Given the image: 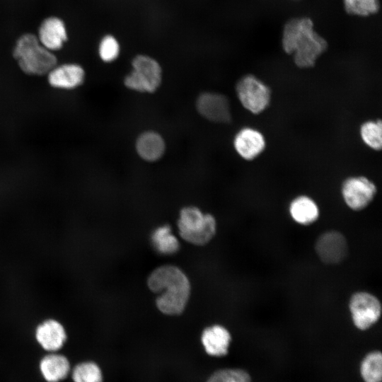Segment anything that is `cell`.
<instances>
[{
	"mask_svg": "<svg viewBox=\"0 0 382 382\" xmlns=\"http://www.w3.org/2000/svg\"><path fill=\"white\" fill-rule=\"evenodd\" d=\"M282 47L287 54H294L295 64L299 68L313 67L317 59L328 47L326 40L313 29L308 18H294L284 27Z\"/></svg>",
	"mask_w": 382,
	"mask_h": 382,
	"instance_id": "1",
	"label": "cell"
},
{
	"mask_svg": "<svg viewBox=\"0 0 382 382\" xmlns=\"http://www.w3.org/2000/svg\"><path fill=\"white\" fill-rule=\"evenodd\" d=\"M147 284L153 292L159 294L156 301L160 311L170 316L183 313L190 285L182 270L173 265L159 267L150 274Z\"/></svg>",
	"mask_w": 382,
	"mask_h": 382,
	"instance_id": "2",
	"label": "cell"
},
{
	"mask_svg": "<svg viewBox=\"0 0 382 382\" xmlns=\"http://www.w3.org/2000/svg\"><path fill=\"white\" fill-rule=\"evenodd\" d=\"M13 57L21 70L28 74L42 75L57 64L56 57L41 45L33 34L22 35L13 50Z\"/></svg>",
	"mask_w": 382,
	"mask_h": 382,
	"instance_id": "3",
	"label": "cell"
},
{
	"mask_svg": "<svg viewBox=\"0 0 382 382\" xmlns=\"http://www.w3.org/2000/svg\"><path fill=\"white\" fill-rule=\"evenodd\" d=\"M179 233L186 241L198 245L207 244L216 233V221L195 207L183 208L178 222Z\"/></svg>",
	"mask_w": 382,
	"mask_h": 382,
	"instance_id": "4",
	"label": "cell"
},
{
	"mask_svg": "<svg viewBox=\"0 0 382 382\" xmlns=\"http://www.w3.org/2000/svg\"><path fill=\"white\" fill-rule=\"evenodd\" d=\"M132 71L124 81L129 89L139 92H154L161 82V68L153 58L138 55L132 61Z\"/></svg>",
	"mask_w": 382,
	"mask_h": 382,
	"instance_id": "5",
	"label": "cell"
},
{
	"mask_svg": "<svg viewBox=\"0 0 382 382\" xmlns=\"http://www.w3.org/2000/svg\"><path fill=\"white\" fill-rule=\"evenodd\" d=\"M236 92L243 107L253 114H260L270 105V87L253 74L245 75L238 80Z\"/></svg>",
	"mask_w": 382,
	"mask_h": 382,
	"instance_id": "6",
	"label": "cell"
},
{
	"mask_svg": "<svg viewBox=\"0 0 382 382\" xmlns=\"http://www.w3.org/2000/svg\"><path fill=\"white\" fill-rule=\"evenodd\" d=\"M349 310L354 326L360 330H366L379 320L381 304L374 294L360 291L351 296Z\"/></svg>",
	"mask_w": 382,
	"mask_h": 382,
	"instance_id": "7",
	"label": "cell"
},
{
	"mask_svg": "<svg viewBox=\"0 0 382 382\" xmlns=\"http://www.w3.org/2000/svg\"><path fill=\"white\" fill-rule=\"evenodd\" d=\"M377 193L375 183L366 176H350L341 185V194L346 205L354 211L369 206Z\"/></svg>",
	"mask_w": 382,
	"mask_h": 382,
	"instance_id": "8",
	"label": "cell"
},
{
	"mask_svg": "<svg viewBox=\"0 0 382 382\" xmlns=\"http://www.w3.org/2000/svg\"><path fill=\"white\" fill-rule=\"evenodd\" d=\"M315 250L320 260L328 265L342 262L347 255V242L342 233L337 231H328L317 239Z\"/></svg>",
	"mask_w": 382,
	"mask_h": 382,
	"instance_id": "9",
	"label": "cell"
},
{
	"mask_svg": "<svg viewBox=\"0 0 382 382\" xmlns=\"http://www.w3.org/2000/svg\"><path fill=\"white\" fill-rule=\"evenodd\" d=\"M196 108L202 117L211 122L228 123L231 120L229 100L221 93H201L196 100Z\"/></svg>",
	"mask_w": 382,
	"mask_h": 382,
	"instance_id": "10",
	"label": "cell"
},
{
	"mask_svg": "<svg viewBox=\"0 0 382 382\" xmlns=\"http://www.w3.org/2000/svg\"><path fill=\"white\" fill-rule=\"evenodd\" d=\"M35 337L42 349L54 352L64 345L67 332L62 321L50 316L43 319L36 325Z\"/></svg>",
	"mask_w": 382,
	"mask_h": 382,
	"instance_id": "11",
	"label": "cell"
},
{
	"mask_svg": "<svg viewBox=\"0 0 382 382\" xmlns=\"http://www.w3.org/2000/svg\"><path fill=\"white\" fill-rule=\"evenodd\" d=\"M233 146L242 158L252 161L264 151L266 141L262 133L258 129L245 127L236 134Z\"/></svg>",
	"mask_w": 382,
	"mask_h": 382,
	"instance_id": "12",
	"label": "cell"
},
{
	"mask_svg": "<svg viewBox=\"0 0 382 382\" xmlns=\"http://www.w3.org/2000/svg\"><path fill=\"white\" fill-rule=\"evenodd\" d=\"M83 68L75 64L54 67L48 76L50 84L55 88L72 89L80 86L84 80Z\"/></svg>",
	"mask_w": 382,
	"mask_h": 382,
	"instance_id": "13",
	"label": "cell"
},
{
	"mask_svg": "<svg viewBox=\"0 0 382 382\" xmlns=\"http://www.w3.org/2000/svg\"><path fill=\"white\" fill-rule=\"evenodd\" d=\"M67 35L64 22L56 17L45 19L39 29V41L50 51L59 50L66 40Z\"/></svg>",
	"mask_w": 382,
	"mask_h": 382,
	"instance_id": "14",
	"label": "cell"
},
{
	"mask_svg": "<svg viewBox=\"0 0 382 382\" xmlns=\"http://www.w3.org/2000/svg\"><path fill=\"white\" fill-rule=\"evenodd\" d=\"M231 340L230 332L223 326L215 325L206 328L202 342L207 354L221 357L227 354Z\"/></svg>",
	"mask_w": 382,
	"mask_h": 382,
	"instance_id": "15",
	"label": "cell"
},
{
	"mask_svg": "<svg viewBox=\"0 0 382 382\" xmlns=\"http://www.w3.org/2000/svg\"><path fill=\"white\" fill-rule=\"evenodd\" d=\"M289 212L296 223L303 226L313 224L320 215L319 207L315 200L304 195L297 196L291 200Z\"/></svg>",
	"mask_w": 382,
	"mask_h": 382,
	"instance_id": "16",
	"label": "cell"
},
{
	"mask_svg": "<svg viewBox=\"0 0 382 382\" xmlns=\"http://www.w3.org/2000/svg\"><path fill=\"white\" fill-rule=\"evenodd\" d=\"M136 149L141 158L147 161L159 159L165 151V142L157 132L147 131L141 134L136 142Z\"/></svg>",
	"mask_w": 382,
	"mask_h": 382,
	"instance_id": "17",
	"label": "cell"
},
{
	"mask_svg": "<svg viewBox=\"0 0 382 382\" xmlns=\"http://www.w3.org/2000/svg\"><path fill=\"white\" fill-rule=\"evenodd\" d=\"M40 369L47 381L59 382L67 376L70 365L65 356L52 353L42 359Z\"/></svg>",
	"mask_w": 382,
	"mask_h": 382,
	"instance_id": "18",
	"label": "cell"
},
{
	"mask_svg": "<svg viewBox=\"0 0 382 382\" xmlns=\"http://www.w3.org/2000/svg\"><path fill=\"white\" fill-rule=\"evenodd\" d=\"M360 374L364 382H381L382 357L379 351L368 353L360 365Z\"/></svg>",
	"mask_w": 382,
	"mask_h": 382,
	"instance_id": "19",
	"label": "cell"
},
{
	"mask_svg": "<svg viewBox=\"0 0 382 382\" xmlns=\"http://www.w3.org/2000/svg\"><path fill=\"white\" fill-rule=\"evenodd\" d=\"M363 142L374 151L382 147V123L381 120H368L361 124L359 129Z\"/></svg>",
	"mask_w": 382,
	"mask_h": 382,
	"instance_id": "20",
	"label": "cell"
},
{
	"mask_svg": "<svg viewBox=\"0 0 382 382\" xmlns=\"http://www.w3.org/2000/svg\"><path fill=\"white\" fill-rule=\"evenodd\" d=\"M152 241L156 249L162 254H173L179 248L178 241L168 226L158 228L152 235Z\"/></svg>",
	"mask_w": 382,
	"mask_h": 382,
	"instance_id": "21",
	"label": "cell"
},
{
	"mask_svg": "<svg viewBox=\"0 0 382 382\" xmlns=\"http://www.w3.org/2000/svg\"><path fill=\"white\" fill-rule=\"evenodd\" d=\"M72 378L74 382H102L103 376L96 364L86 361L80 363L74 367Z\"/></svg>",
	"mask_w": 382,
	"mask_h": 382,
	"instance_id": "22",
	"label": "cell"
},
{
	"mask_svg": "<svg viewBox=\"0 0 382 382\" xmlns=\"http://www.w3.org/2000/svg\"><path fill=\"white\" fill-rule=\"evenodd\" d=\"M345 11L349 14L367 16L379 9L378 0H343Z\"/></svg>",
	"mask_w": 382,
	"mask_h": 382,
	"instance_id": "23",
	"label": "cell"
},
{
	"mask_svg": "<svg viewBox=\"0 0 382 382\" xmlns=\"http://www.w3.org/2000/svg\"><path fill=\"white\" fill-rule=\"evenodd\" d=\"M207 382H251V378L245 370L225 369L214 372Z\"/></svg>",
	"mask_w": 382,
	"mask_h": 382,
	"instance_id": "24",
	"label": "cell"
},
{
	"mask_svg": "<svg viewBox=\"0 0 382 382\" xmlns=\"http://www.w3.org/2000/svg\"><path fill=\"white\" fill-rule=\"evenodd\" d=\"M119 52V44L114 37L107 35L103 37L99 46V54L103 61L110 62L115 60Z\"/></svg>",
	"mask_w": 382,
	"mask_h": 382,
	"instance_id": "25",
	"label": "cell"
}]
</instances>
